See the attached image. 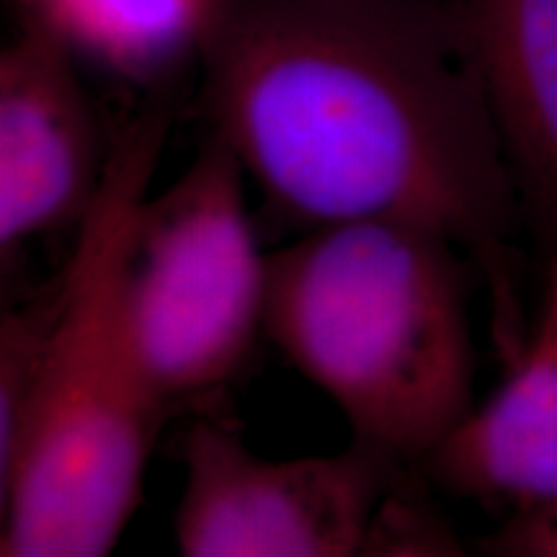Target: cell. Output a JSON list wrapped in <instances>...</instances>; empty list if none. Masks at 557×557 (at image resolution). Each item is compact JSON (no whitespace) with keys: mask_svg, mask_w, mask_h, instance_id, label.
<instances>
[{"mask_svg":"<svg viewBox=\"0 0 557 557\" xmlns=\"http://www.w3.org/2000/svg\"><path fill=\"white\" fill-rule=\"evenodd\" d=\"M199 73L207 129L278 214L449 240L483 278L504 367L521 357L524 214L444 0H233Z\"/></svg>","mask_w":557,"mask_h":557,"instance_id":"obj_1","label":"cell"},{"mask_svg":"<svg viewBox=\"0 0 557 557\" xmlns=\"http://www.w3.org/2000/svg\"><path fill=\"white\" fill-rule=\"evenodd\" d=\"M171 122L173 107L156 96L116 132L99 199L75 230L29 426L0 480L3 557H103L143 504L145 472L173 408L137 364L124 263Z\"/></svg>","mask_w":557,"mask_h":557,"instance_id":"obj_2","label":"cell"},{"mask_svg":"<svg viewBox=\"0 0 557 557\" xmlns=\"http://www.w3.org/2000/svg\"><path fill=\"white\" fill-rule=\"evenodd\" d=\"M472 271L462 250L418 227L305 230L269 253L267 338L354 438L421 468L475 408Z\"/></svg>","mask_w":557,"mask_h":557,"instance_id":"obj_3","label":"cell"},{"mask_svg":"<svg viewBox=\"0 0 557 557\" xmlns=\"http://www.w3.org/2000/svg\"><path fill=\"white\" fill-rule=\"evenodd\" d=\"M246 171L207 132L197 158L145 194L124 263V315L145 380L176 410L227 387L267 336L269 253L246 201Z\"/></svg>","mask_w":557,"mask_h":557,"instance_id":"obj_4","label":"cell"},{"mask_svg":"<svg viewBox=\"0 0 557 557\" xmlns=\"http://www.w3.org/2000/svg\"><path fill=\"white\" fill-rule=\"evenodd\" d=\"M173 540L186 557L382 555V521L413 462L354 438L344 451L269 459L230 421L186 431Z\"/></svg>","mask_w":557,"mask_h":557,"instance_id":"obj_5","label":"cell"},{"mask_svg":"<svg viewBox=\"0 0 557 557\" xmlns=\"http://www.w3.org/2000/svg\"><path fill=\"white\" fill-rule=\"evenodd\" d=\"M81 60L32 18L0 52V253L78 230L99 199L111 143L81 78Z\"/></svg>","mask_w":557,"mask_h":557,"instance_id":"obj_6","label":"cell"},{"mask_svg":"<svg viewBox=\"0 0 557 557\" xmlns=\"http://www.w3.org/2000/svg\"><path fill=\"white\" fill-rule=\"evenodd\" d=\"M542 267L540 312L521 357L421 462L431 483L504 517L557 500V256Z\"/></svg>","mask_w":557,"mask_h":557,"instance_id":"obj_7","label":"cell"},{"mask_svg":"<svg viewBox=\"0 0 557 557\" xmlns=\"http://www.w3.org/2000/svg\"><path fill=\"white\" fill-rule=\"evenodd\" d=\"M483 81L524 230L557 256V0H444Z\"/></svg>","mask_w":557,"mask_h":557,"instance_id":"obj_8","label":"cell"},{"mask_svg":"<svg viewBox=\"0 0 557 557\" xmlns=\"http://www.w3.org/2000/svg\"><path fill=\"white\" fill-rule=\"evenodd\" d=\"M75 58L129 86L165 94L205 58L233 0H13Z\"/></svg>","mask_w":557,"mask_h":557,"instance_id":"obj_9","label":"cell"},{"mask_svg":"<svg viewBox=\"0 0 557 557\" xmlns=\"http://www.w3.org/2000/svg\"><path fill=\"white\" fill-rule=\"evenodd\" d=\"M60 274L0 320V480L9 475L24 442L37 389L58 323Z\"/></svg>","mask_w":557,"mask_h":557,"instance_id":"obj_10","label":"cell"},{"mask_svg":"<svg viewBox=\"0 0 557 557\" xmlns=\"http://www.w3.org/2000/svg\"><path fill=\"white\" fill-rule=\"evenodd\" d=\"M478 549L493 557H557V500L508 513Z\"/></svg>","mask_w":557,"mask_h":557,"instance_id":"obj_11","label":"cell"}]
</instances>
